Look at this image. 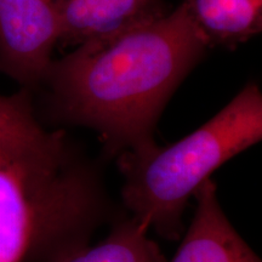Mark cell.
I'll list each match as a JSON object with an SVG mask.
<instances>
[{"label":"cell","mask_w":262,"mask_h":262,"mask_svg":"<svg viewBox=\"0 0 262 262\" xmlns=\"http://www.w3.org/2000/svg\"><path fill=\"white\" fill-rule=\"evenodd\" d=\"M209 47L180 4L171 12L78 45L44 81L58 122L90 127L110 156L143 153L172 94Z\"/></svg>","instance_id":"cell-1"},{"label":"cell","mask_w":262,"mask_h":262,"mask_svg":"<svg viewBox=\"0 0 262 262\" xmlns=\"http://www.w3.org/2000/svg\"><path fill=\"white\" fill-rule=\"evenodd\" d=\"M262 140V94L249 83L219 113L178 142L118 156L130 216L166 241L183 232L189 199L216 169Z\"/></svg>","instance_id":"cell-2"},{"label":"cell","mask_w":262,"mask_h":262,"mask_svg":"<svg viewBox=\"0 0 262 262\" xmlns=\"http://www.w3.org/2000/svg\"><path fill=\"white\" fill-rule=\"evenodd\" d=\"M60 38L57 0H0V72L25 89L44 81Z\"/></svg>","instance_id":"cell-3"},{"label":"cell","mask_w":262,"mask_h":262,"mask_svg":"<svg viewBox=\"0 0 262 262\" xmlns=\"http://www.w3.org/2000/svg\"><path fill=\"white\" fill-rule=\"evenodd\" d=\"M193 196L194 216L170 262H261L222 210L211 179L203 182Z\"/></svg>","instance_id":"cell-4"},{"label":"cell","mask_w":262,"mask_h":262,"mask_svg":"<svg viewBox=\"0 0 262 262\" xmlns=\"http://www.w3.org/2000/svg\"><path fill=\"white\" fill-rule=\"evenodd\" d=\"M60 41L85 42L165 15L163 0H57Z\"/></svg>","instance_id":"cell-5"},{"label":"cell","mask_w":262,"mask_h":262,"mask_svg":"<svg viewBox=\"0 0 262 262\" xmlns=\"http://www.w3.org/2000/svg\"><path fill=\"white\" fill-rule=\"evenodd\" d=\"M209 48H237L262 31V0H182Z\"/></svg>","instance_id":"cell-6"},{"label":"cell","mask_w":262,"mask_h":262,"mask_svg":"<svg viewBox=\"0 0 262 262\" xmlns=\"http://www.w3.org/2000/svg\"><path fill=\"white\" fill-rule=\"evenodd\" d=\"M148 228L133 216H117L102 242L78 251L62 262H166Z\"/></svg>","instance_id":"cell-7"},{"label":"cell","mask_w":262,"mask_h":262,"mask_svg":"<svg viewBox=\"0 0 262 262\" xmlns=\"http://www.w3.org/2000/svg\"><path fill=\"white\" fill-rule=\"evenodd\" d=\"M50 134L39 120L28 89L5 96L0 95V146H29Z\"/></svg>","instance_id":"cell-8"}]
</instances>
